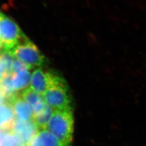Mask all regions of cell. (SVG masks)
<instances>
[{
	"label": "cell",
	"instance_id": "1",
	"mask_svg": "<svg viewBox=\"0 0 146 146\" xmlns=\"http://www.w3.org/2000/svg\"><path fill=\"white\" fill-rule=\"evenodd\" d=\"M46 129L51 132L65 146H71L74 131L72 110H54Z\"/></svg>",
	"mask_w": 146,
	"mask_h": 146
},
{
	"label": "cell",
	"instance_id": "2",
	"mask_svg": "<svg viewBox=\"0 0 146 146\" xmlns=\"http://www.w3.org/2000/svg\"><path fill=\"white\" fill-rule=\"evenodd\" d=\"M45 102L54 110H72L69 88L62 77L57 75L52 84L43 94Z\"/></svg>",
	"mask_w": 146,
	"mask_h": 146
},
{
	"label": "cell",
	"instance_id": "3",
	"mask_svg": "<svg viewBox=\"0 0 146 146\" xmlns=\"http://www.w3.org/2000/svg\"><path fill=\"white\" fill-rule=\"evenodd\" d=\"M26 38L16 23L0 12V43L3 51L10 52Z\"/></svg>",
	"mask_w": 146,
	"mask_h": 146
},
{
	"label": "cell",
	"instance_id": "4",
	"mask_svg": "<svg viewBox=\"0 0 146 146\" xmlns=\"http://www.w3.org/2000/svg\"><path fill=\"white\" fill-rule=\"evenodd\" d=\"M10 52L13 57L23 62L32 68L42 66L47 61L44 55L27 38L17 44Z\"/></svg>",
	"mask_w": 146,
	"mask_h": 146
},
{
	"label": "cell",
	"instance_id": "5",
	"mask_svg": "<svg viewBox=\"0 0 146 146\" xmlns=\"http://www.w3.org/2000/svg\"><path fill=\"white\" fill-rule=\"evenodd\" d=\"M40 130L33 120L21 121L17 118L12 129V131L21 140L25 146H28Z\"/></svg>",
	"mask_w": 146,
	"mask_h": 146
},
{
	"label": "cell",
	"instance_id": "6",
	"mask_svg": "<svg viewBox=\"0 0 146 146\" xmlns=\"http://www.w3.org/2000/svg\"><path fill=\"white\" fill-rule=\"evenodd\" d=\"M57 74L45 71L42 68H36L31 76V88L42 95L51 86Z\"/></svg>",
	"mask_w": 146,
	"mask_h": 146
},
{
	"label": "cell",
	"instance_id": "7",
	"mask_svg": "<svg viewBox=\"0 0 146 146\" xmlns=\"http://www.w3.org/2000/svg\"><path fill=\"white\" fill-rule=\"evenodd\" d=\"M12 107L17 119L21 121L33 119V113L32 109L25 100L18 93L7 100Z\"/></svg>",
	"mask_w": 146,
	"mask_h": 146
},
{
	"label": "cell",
	"instance_id": "8",
	"mask_svg": "<svg viewBox=\"0 0 146 146\" xmlns=\"http://www.w3.org/2000/svg\"><path fill=\"white\" fill-rule=\"evenodd\" d=\"M21 96L32 109L33 116L42 111L46 105L43 96L35 92L31 88L23 91Z\"/></svg>",
	"mask_w": 146,
	"mask_h": 146
},
{
	"label": "cell",
	"instance_id": "9",
	"mask_svg": "<svg viewBox=\"0 0 146 146\" xmlns=\"http://www.w3.org/2000/svg\"><path fill=\"white\" fill-rule=\"evenodd\" d=\"M28 146H65L57 137L47 129L40 130Z\"/></svg>",
	"mask_w": 146,
	"mask_h": 146
},
{
	"label": "cell",
	"instance_id": "10",
	"mask_svg": "<svg viewBox=\"0 0 146 146\" xmlns=\"http://www.w3.org/2000/svg\"><path fill=\"white\" fill-rule=\"evenodd\" d=\"M16 117L12 107L8 103L0 106V130L12 131Z\"/></svg>",
	"mask_w": 146,
	"mask_h": 146
},
{
	"label": "cell",
	"instance_id": "11",
	"mask_svg": "<svg viewBox=\"0 0 146 146\" xmlns=\"http://www.w3.org/2000/svg\"><path fill=\"white\" fill-rule=\"evenodd\" d=\"M54 111V110H53V108L46 104L43 110L37 115H34L32 120L38 126L40 130L46 129Z\"/></svg>",
	"mask_w": 146,
	"mask_h": 146
},
{
	"label": "cell",
	"instance_id": "12",
	"mask_svg": "<svg viewBox=\"0 0 146 146\" xmlns=\"http://www.w3.org/2000/svg\"><path fill=\"white\" fill-rule=\"evenodd\" d=\"M31 81V76L29 70L12 74V84L16 91L26 88Z\"/></svg>",
	"mask_w": 146,
	"mask_h": 146
},
{
	"label": "cell",
	"instance_id": "13",
	"mask_svg": "<svg viewBox=\"0 0 146 146\" xmlns=\"http://www.w3.org/2000/svg\"><path fill=\"white\" fill-rule=\"evenodd\" d=\"M0 93L6 99V101L17 93L12 84V74H6L0 79Z\"/></svg>",
	"mask_w": 146,
	"mask_h": 146
},
{
	"label": "cell",
	"instance_id": "14",
	"mask_svg": "<svg viewBox=\"0 0 146 146\" xmlns=\"http://www.w3.org/2000/svg\"><path fill=\"white\" fill-rule=\"evenodd\" d=\"M0 146H25L12 131H0Z\"/></svg>",
	"mask_w": 146,
	"mask_h": 146
},
{
	"label": "cell",
	"instance_id": "15",
	"mask_svg": "<svg viewBox=\"0 0 146 146\" xmlns=\"http://www.w3.org/2000/svg\"><path fill=\"white\" fill-rule=\"evenodd\" d=\"M32 68V67L28 65H27L26 63H24L18 59H15L13 60L12 68H11V73L13 74V73H17L26 70H29V69Z\"/></svg>",
	"mask_w": 146,
	"mask_h": 146
},
{
	"label": "cell",
	"instance_id": "16",
	"mask_svg": "<svg viewBox=\"0 0 146 146\" xmlns=\"http://www.w3.org/2000/svg\"><path fill=\"white\" fill-rule=\"evenodd\" d=\"M6 74H7V70H6V65L5 63H4L1 56H0V79H1L2 77Z\"/></svg>",
	"mask_w": 146,
	"mask_h": 146
},
{
	"label": "cell",
	"instance_id": "17",
	"mask_svg": "<svg viewBox=\"0 0 146 146\" xmlns=\"http://www.w3.org/2000/svg\"><path fill=\"white\" fill-rule=\"evenodd\" d=\"M2 49V46H1V43H0V49Z\"/></svg>",
	"mask_w": 146,
	"mask_h": 146
},
{
	"label": "cell",
	"instance_id": "18",
	"mask_svg": "<svg viewBox=\"0 0 146 146\" xmlns=\"http://www.w3.org/2000/svg\"><path fill=\"white\" fill-rule=\"evenodd\" d=\"M0 131H1V130H0Z\"/></svg>",
	"mask_w": 146,
	"mask_h": 146
}]
</instances>
